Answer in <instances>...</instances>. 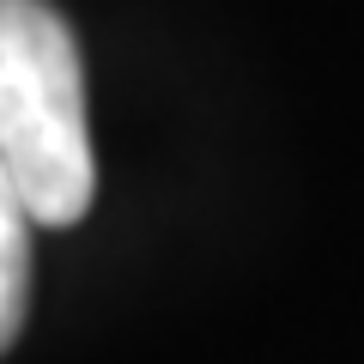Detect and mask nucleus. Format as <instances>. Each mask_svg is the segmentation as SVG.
Returning <instances> with one entry per match:
<instances>
[{"mask_svg": "<svg viewBox=\"0 0 364 364\" xmlns=\"http://www.w3.org/2000/svg\"><path fill=\"white\" fill-rule=\"evenodd\" d=\"M0 164L37 225H79L97 195L85 61L49 0H0Z\"/></svg>", "mask_w": 364, "mask_h": 364, "instance_id": "obj_1", "label": "nucleus"}, {"mask_svg": "<svg viewBox=\"0 0 364 364\" xmlns=\"http://www.w3.org/2000/svg\"><path fill=\"white\" fill-rule=\"evenodd\" d=\"M31 225L37 213H31L25 188L0 164V352H13L31 310Z\"/></svg>", "mask_w": 364, "mask_h": 364, "instance_id": "obj_2", "label": "nucleus"}]
</instances>
